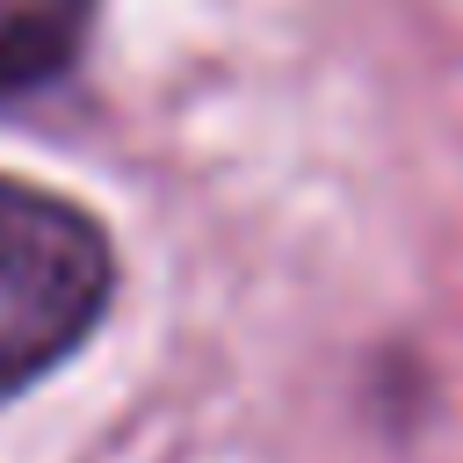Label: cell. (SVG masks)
<instances>
[{
    "instance_id": "obj_1",
    "label": "cell",
    "mask_w": 463,
    "mask_h": 463,
    "mask_svg": "<svg viewBox=\"0 0 463 463\" xmlns=\"http://www.w3.org/2000/svg\"><path fill=\"white\" fill-rule=\"evenodd\" d=\"M109 239L65 195L0 181V398L87 340L109 304Z\"/></svg>"
},
{
    "instance_id": "obj_2",
    "label": "cell",
    "mask_w": 463,
    "mask_h": 463,
    "mask_svg": "<svg viewBox=\"0 0 463 463\" xmlns=\"http://www.w3.org/2000/svg\"><path fill=\"white\" fill-rule=\"evenodd\" d=\"M94 0H0V94L58 80L87 36Z\"/></svg>"
}]
</instances>
